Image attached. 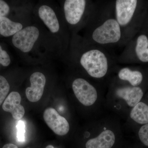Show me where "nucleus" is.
I'll return each instance as SVG.
<instances>
[{
	"instance_id": "obj_3",
	"label": "nucleus",
	"mask_w": 148,
	"mask_h": 148,
	"mask_svg": "<svg viewBox=\"0 0 148 148\" xmlns=\"http://www.w3.org/2000/svg\"><path fill=\"white\" fill-rule=\"evenodd\" d=\"M138 4L137 0H116L114 2L115 16L122 31L123 42L126 30L133 19Z\"/></svg>"
},
{
	"instance_id": "obj_15",
	"label": "nucleus",
	"mask_w": 148,
	"mask_h": 148,
	"mask_svg": "<svg viewBox=\"0 0 148 148\" xmlns=\"http://www.w3.org/2000/svg\"><path fill=\"white\" fill-rule=\"evenodd\" d=\"M130 116L133 121L139 124H148V105L140 102L132 108Z\"/></svg>"
},
{
	"instance_id": "obj_18",
	"label": "nucleus",
	"mask_w": 148,
	"mask_h": 148,
	"mask_svg": "<svg viewBox=\"0 0 148 148\" xmlns=\"http://www.w3.org/2000/svg\"><path fill=\"white\" fill-rule=\"evenodd\" d=\"M139 138L145 145L148 147V124L141 127L138 132Z\"/></svg>"
},
{
	"instance_id": "obj_11",
	"label": "nucleus",
	"mask_w": 148,
	"mask_h": 148,
	"mask_svg": "<svg viewBox=\"0 0 148 148\" xmlns=\"http://www.w3.org/2000/svg\"><path fill=\"white\" fill-rule=\"evenodd\" d=\"M115 141L116 136L113 131L106 129L95 138L88 140L85 147L86 148H112Z\"/></svg>"
},
{
	"instance_id": "obj_4",
	"label": "nucleus",
	"mask_w": 148,
	"mask_h": 148,
	"mask_svg": "<svg viewBox=\"0 0 148 148\" xmlns=\"http://www.w3.org/2000/svg\"><path fill=\"white\" fill-rule=\"evenodd\" d=\"M72 86L75 96L83 106H92L97 101V89L86 80L82 78L76 79L73 82Z\"/></svg>"
},
{
	"instance_id": "obj_8",
	"label": "nucleus",
	"mask_w": 148,
	"mask_h": 148,
	"mask_svg": "<svg viewBox=\"0 0 148 148\" xmlns=\"http://www.w3.org/2000/svg\"><path fill=\"white\" fill-rule=\"evenodd\" d=\"M31 86L26 89V95L29 101L38 102L42 97L46 84V77L42 73L35 72L30 77Z\"/></svg>"
},
{
	"instance_id": "obj_6",
	"label": "nucleus",
	"mask_w": 148,
	"mask_h": 148,
	"mask_svg": "<svg viewBox=\"0 0 148 148\" xmlns=\"http://www.w3.org/2000/svg\"><path fill=\"white\" fill-rule=\"evenodd\" d=\"M43 118L49 127L56 135L64 136L69 132L70 130L69 122L53 108L46 109L44 112Z\"/></svg>"
},
{
	"instance_id": "obj_24",
	"label": "nucleus",
	"mask_w": 148,
	"mask_h": 148,
	"mask_svg": "<svg viewBox=\"0 0 148 148\" xmlns=\"http://www.w3.org/2000/svg\"></svg>"
},
{
	"instance_id": "obj_14",
	"label": "nucleus",
	"mask_w": 148,
	"mask_h": 148,
	"mask_svg": "<svg viewBox=\"0 0 148 148\" xmlns=\"http://www.w3.org/2000/svg\"><path fill=\"white\" fill-rule=\"evenodd\" d=\"M23 28L22 24L6 17L0 18V34L4 37L14 36Z\"/></svg>"
},
{
	"instance_id": "obj_22",
	"label": "nucleus",
	"mask_w": 148,
	"mask_h": 148,
	"mask_svg": "<svg viewBox=\"0 0 148 148\" xmlns=\"http://www.w3.org/2000/svg\"><path fill=\"white\" fill-rule=\"evenodd\" d=\"M2 148H18V147L15 145L11 143L9 144H7L5 145Z\"/></svg>"
},
{
	"instance_id": "obj_7",
	"label": "nucleus",
	"mask_w": 148,
	"mask_h": 148,
	"mask_svg": "<svg viewBox=\"0 0 148 148\" xmlns=\"http://www.w3.org/2000/svg\"><path fill=\"white\" fill-rule=\"evenodd\" d=\"M85 0H66L64 11L66 20L72 25L77 24L82 19L87 8Z\"/></svg>"
},
{
	"instance_id": "obj_2",
	"label": "nucleus",
	"mask_w": 148,
	"mask_h": 148,
	"mask_svg": "<svg viewBox=\"0 0 148 148\" xmlns=\"http://www.w3.org/2000/svg\"><path fill=\"white\" fill-rule=\"evenodd\" d=\"M90 45L91 46L82 54L80 64L91 77L102 78L108 73L110 58L102 47Z\"/></svg>"
},
{
	"instance_id": "obj_23",
	"label": "nucleus",
	"mask_w": 148,
	"mask_h": 148,
	"mask_svg": "<svg viewBox=\"0 0 148 148\" xmlns=\"http://www.w3.org/2000/svg\"><path fill=\"white\" fill-rule=\"evenodd\" d=\"M46 148H54V147H53V146L51 145H48L46 147Z\"/></svg>"
},
{
	"instance_id": "obj_17",
	"label": "nucleus",
	"mask_w": 148,
	"mask_h": 148,
	"mask_svg": "<svg viewBox=\"0 0 148 148\" xmlns=\"http://www.w3.org/2000/svg\"><path fill=\"white\" fill-rule=\"evenodd\" d=\"M10 85L4 77L0 75V106L4 102L10 90Z\"/></svg>"
},
{
	"instance_id": "obj_12",
	"label": "nucleus",
	"mask_w": 148,
	"mask_h": 148,
	"mask_svg": "<svg viewBox=\"0 0 148 148\" xmlns=\"http://www.w3.org/2000/svg\"><path fill=\"white\" fill-rule=\"evenodd\" d=\"M40 18L52 33H56L60 29L59 22L55 12L51 8L47 5L41 6L39 9Z\"/></svg>"
},
{
	"instance_id": "obj_9",
	"label": "nucleus",
	"mask_w": 148,
	"mask_h": 148,
	"mask_svg": "<svg viewBox=\"0 0 148 148\" xmlns=\"http://www.w3.org/2000/svg\"><path fill=\"white\" fill-rule=\"evenodd\" d=\"M115 95L119 99L125 101L127 106L133 108L140 103L143 98V92L142 88L138 86H125L117 87Z\"/></svg>"
},
{
	"instance_id": "obj_16",
	"label": "nucleus",
	"mask_w": 148,
	"mask_h": 148,
	"mask_svg": "<svg viewBox=\"0 0 148 148\" xmlns=\"http://www.w3.org/2000/svg\"><path fill=\"white\" fill-rule=\"evenodd\" d=\"M135 51L140 61L148 62V38L145 35H141L138 37Z\"/></svg>"
},
{
	"instance_id": "obj_19",
	"label": "nucleus",
	"mask_w": 148,
	"mask_h": 148,
	"mask_svg": "<svg viewBox=\"0 0 148 148\" xmlns=\"http://www.w3.org/2000/svg\"><path fill=\"white\" fill-rule=\"evenodd\" d=\"M16 128H17V139L19 142H24L25 140V125L24 121H19L16 125Z\"/></svg>"
},
{
	"instance_id": "obj_5",
	"label": "nucleus",
	"mask_w": 148,
	"mask_h": 148,
	"mask_svg": "<svg viewBox=\"0 0 148 148\" xmlns=\"http://www.w3.org/2000/svg\"><path fill=\"white\" fill-rule=\"evenodd\" d=\"M39 31L34 26L22 29L13 36V45L22 52L27 53L32 49L39 36Z\"/></svg>"
},
{
	"instance_id": "obj_20",
	"label": "nucleus",
	"mask_w": 148,
	"mask_h": 148,
	"mask_svg": "<svg viewBox=\"0 0 148 148\" xmlns=\"http://www.w3.org/2000/svg\"><path fill=\"white\" fill-rule=\"evenodd\" d=\"M10 57L5 51L3 50L0 45V64L5 67L8 66L10 64Z\"/></svg>"
},
{
	"instance_id": "obj_10",
	"label": "nucleus",
	"mask_w": 148,
	"mask_h": 148,
	"mask_svg": "<svg viewBox=\"0 0 148 148\" xmlns=\"http://www.w3.org/2000/svg\"><path fill=\"white\" fill-rule=\"evenodd\" d=\"M21 97L16 91H12L9 94L3 103L4 111L10 113L14 119L19 120L24 116L25 111L21 104Z\"/></svg>"
},
{
	"instance_id": "obj_21",
	"label": "nucleus",
	"mask_w": 148,
	"mask_h": 148,
	"mask_svg": "<svg viewBox=\"0 0 148 148\" xmlns=\"http://www.w3.org/2000/svg\"><path fill=\"white\" fill-rule=\"evenodd\" d=\"M10 12L8 5L5 1L0 0V18L6 17Z\"/></svg>"
},
{
	"instance_id": "obj_13",
	"label": "nucleus",
	"mask_w": 148,
	"mask_h": 148,
	"mask_svg": "<svg viewBox=\"0 0 148 148\" xmlns=\"http://www.w3.org/2000/svg\"><path fill=\"white\" fill-rule=\"evenodd\" d=\"M119 78L121 80L127 81L131 86H138L143 80L142 73L138 71H133L127 67L121 69L118 73Z\"/></svg>"
},
{
	"instance_id": "obj_1",
	"label": "nucleus",
	"mask_w": 148,
	"mask_h": 148,
	"mask_svg": "<svg viewBox=\"0 0 148 148\" xmlns=\"http://www.w3.org/2000/svg\"><path fill=\"white\" fill-rule=\"evenodd\" d=\"M90 42L102 47L123 42L121 28L115 18L114 2L104 6H96L90 16Z\"/></svg>"
}]
</instances>
